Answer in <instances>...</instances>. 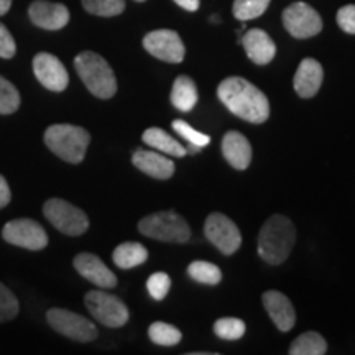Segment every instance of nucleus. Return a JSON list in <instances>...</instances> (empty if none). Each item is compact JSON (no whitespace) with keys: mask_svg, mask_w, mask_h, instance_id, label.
Instances as JSON below:
<instances>
[{"mask_svg":"<svg viewBox=\"0 0 355 355\" xmlns=\"http://www.w3.org/2000/svg\"><path fill=\"white\" fill-rule=\"evenodd\" d=\"M132 163L144 171L145 175L155 178V180H170L175 175V163L165 155L158 152H148V150H135L132 155Z\"/></svg>","mask_w":355,"mask_h":355,"instance_id":"nucleus-19","label":"nucleus"},{"mask_svg":"<svg viewBox=\"0 0 355 355\" xmlns=\"http://www.w3.org/2000/svg\"><path fill=\"white\" fill-rule=\"evenodd\" d=\"M337 25L343 32L349 35H355V6L354 3H349V6L340 7L337 10L336 15Z\"/></svg>","mask_w":355,"mask_h":355,"instance_id":"nucleus-34","label":"nucleus"},{"mask_svg":"<svg viewBox=\"0 0 355 355\" xmlns=\"http://www.w3.org/2000/svg\"><path fill=\"white\" fill-rule=\"evenodd\" d=\"M198 87L196 83L189 76H178L173 83L171 89V104L180 110V112H191L198 104Z\"/></svg>","mask_w":355,"mask_h":355,"instance_id":"nucleus-21","label":"nucleus"},{"mask_svg":"<svg viewBox=\"0 0 355 355\" xmlns=\"http://www.w3.org/2000/svg\"><path fill=\"white\" fill-rule=\"evenodd\" d=\"M175 3L188 12H196L199 8V0H175Z\"/></svg>","mask_w":355,"mask_h":355,"instance_id":"nucleus-37","label":"nucleus"},{"mask_svg":"<svg viewBox=\"0 0 355 355\" xmlns=\"http://www.w3.org/2000/svg\"><path fill=\"white\" fill-rule=\"evenodd\" d=\"M217 97L230 112L250 123H263L270 117V102L259 87L241 76L224 79Z\"/></svg>","mask_w":355,"mask_h":355,"instance_id":"nucleus-1","label":"nucleus"},{"mask_svg":"<svg viewBox=\"0 0 355 355\" xmlns=\"http://www.w3.org/2000/svg\"><path fill=\"white\" fill-rule=\"evenodd\" d=\"M135 2H145V0H135Z\"/></svg>","mask_w":355,"mask_h":355,"instance_id":"nucleus-40","label":"nucleus"},{"mask_svg":"<svg viewBox=\"0 0 355 355\" xmlns=\"http://www.w3.org/2000/svg\"><path fill=\"white\" fill-rule=\"evenodd\" d=\"M19 311L20 304L17 296L6 285L0 283V322L12 321L13 318H17Z\"/></svg>","mask_w":355,"mask_h":355,"instance_id":"nucleus-32","label":"nucleus"},{"mask_svg":"<svg viewBox=\"0 0 355 355\" xmlns=\"http://www.w3.org/2000/svg\"><path fill=\"white\" fill-rule=\"evenodd\" d=\"M17 53V44L15 40L7 30V26L0 24V58L3 60H10V58L15 56Z\"/></svg>","mask_w":355,"mask_h":355,"instance_id":"nucleus-35","label":"nucleus"},{"mask_svg":"<svg viewBox=\"0 0 355 355\" xmlns=\"http://www.w3.org/2000/svg\"><path fill=\"white\" fill-rule=\"evenodd\" d=\"M48 324L60 334L68 337V339L76 340V343H91L94 340L99 332H97L96 324L89 321L81 314L73 313V311L63 308H53L46 313Z\"/></svg>","mask_w":355,"mask_h":355,"instance_id":"nucleus-8","label":"nucleus"},{"mask_svg":"<svg viewBox=\"0 0 355 355\" xmlns=\"http://www.w3.org/2000/svg\"><path fill=\"white\" fill-rule=\"evenodd\" d=\"M268 6L270 0H235L232 13L237 20H254L263 15Z\"/></svg>","mask_w":355,"mask_h":355,"instance_id":"nucleus-27","label":"nucleus"},{"mask_svg":"<svg viewBox=\"0 0 355 355\" xmlns=\"http://www.w3.org/2000/svg\"><path fill=\"white\" fill-rule=\"evenodd\" d=\"M206 239L214 245L220 254L234 255L242 245V234L237 224L230 217L212 212L204 222Z\"/></svg>","mask_w":355,"mask_h":355,"instance_id":"nucleus-9","label":"nucleus"},{"mask_svg":"<svg viewBox=\"0 0 355 355\" xmlns=\"http://www.w3.org/2000/svg\"><path fill=\"white\" fill-rule=\"evenodd\" d=\"M12 0H0V17L6 15V13L10 10Z\"/></svg>","mask_w":355,"mask_h":355,"instance_id":"nucleus-38","label":"nucleus"},{"mask_svg":"<svg viewBox=\"0 0 355 355\" xmlns=\"http://www.w3.org/2000/svg\"><path fill=\"white\" fill-rule=\"evenodd\" d=\"M242 46L252 63L265 66L272 63L277 55V44L268 33L260 28H252L242 37Z\"/></svg>","mask_w":355,"mask_h":355,"instance_id":"nucleus-18","label":"nucleus"},{"mask_svg":"<svg viewBox=\"0 0 355 355\" xmlns=\"http://www.w3.org/2000/svg\"><path fill=\"white\" fill-rule=\"evenodd\" d=\"M146 290H148L153 300L163 301L171 290V278L163 272L153 273L152 277L146 279Z\"/></svg>","mask_w":355,"mask_h":355,"instance_id":"nucleus-33","label":"nucleus"},{"mask_svg":"<svg viewBox=\"0 0 355 355\" xmlns=\"http://www.w3.org/2000/svg\"><path fill=\"white\" fill-rule=\"evenodd\" d=\"M112 260L121 270H130L148 260V250L139 242H125L115 248Z\"/></svg>","mask_w":355,"mask_h":355,"instance_id":"nucleus-23","label":"nucleus"},{"mask_svg":"<svg viewBox=\"0 0 355 355\" xmlns=\"http://www.w3.org/2000/svg\"><path fill=\"white\" fill-rule=\"evenodd\" d=\"M141 140L145 141L146 145L152 146V148L158 150V152L171 155V157H178V158H183L186 153V148L180 141L173 139L170 133H166L165 130L158 127H152L148 130L144 132V137Z\"/></svg>","mask_w":355,"mask_h":355,"instance_id":"nucleus-22","label":"nucleus"},{"mask_svg":"<svg viewBox=\"0 0 355 355\" xmlns=\"http://www.w3.org/2000/svg\"><path fill=\"white\" fill-rule=\"evenodd\" d=\"M188 275L194 282L202 283V285H219L222 279L220 268L209 261L196 260L188 266Z\"/></svg>","mask_w":355,"mask_h":355,"instance_id":"nucleus-25","label":"nucleus"},{"mask_svg":"<svg viewBox=\"0 0 355 355\" xmlns=\"http://www.w3.org/2000/svg\"><path fill=\"white\" fill-rule=\"evenodd\" d=\"M74 268L83 278L87 282L94 283L96 286L104 288V290H110V288L117 286V277L110 272L109 266L102 261L99 257L94 254H79L74 257Z\"/></svg>","mask_w":355,"mask_h":355,"instance_id":"nucleus-15","label":"nucleus"},{"mask_svg":"<svg viewBox=\"0 0 355 355\" xmlns=\"http://www.w3.org/2000/svg\"><path fill=\"white\" fill-rule=\"evenodd\" d=\"M199 150H201V148H199V146H196V145H191V144H189V146H188V150H186V152H188V153H191V155H194V153H198V152H199Z\"/></svg>","mask_w":355,"mask_h":355,"instance_id":"nucleus-39","label":"nucleus"},{"mask_svg":"<svg viewBox=\"0 0 355 355\" xmlns=\"http://www.w3.org/2000/svg\"><path fill=\"white\" fill-rule=\"evenodd\" d=\"M79 78L92 96L110 99L117 92V79L107 61L94 51L79 53L74 60Z\"/></svg>","mask_w":355,"mask_h":355,"instance_id":"nucleus-3","label":"nucleus"},{"mask_svg":"<svg viewBox=\"0 0 355 355\" xmlns=\"http://www.w3.org/2000/svg\"><path fill=\"white\" fill-rule=\"evenodd\" d=\"M327 352L326 339L319 332L308 331L296 337L290 345L291 355H324Z\"/></svg>","mask_w":355,"mask_h":355,"instance_id":"nucleus-24","label":"nucleus"},{"mask_svg":"<svg viewBox=\"0 0 355 355\" xmlns=\"http://www.w3.org/2000/svg\"><path fill=\"white\" fill-rule=\"evenodd\" d=\"M43 214L55 227L66 235H83L89 229L86 212L64 199H48L43 206Z\"/></svg>","mask_w":355,"mask_h":355,"instance_id":"nucleus-7","label":"nucleus"},{"mask_svg":"<svg viewBox=\"0 0 355 355\" xmlns=\"http://www.w3.org/2000/svg\"><path fill=\"white\" fill-rule=\"evenodd\" d=\"M173 130H175L178 135H181L183 139H186V141L191 145H196L199 148H204V146H207L211 144V137L206 135V133H201L198 132L196 128L191 127L188 122L181 121V119H176V121H173L171 123Z\"/></svg>","mask_w":355,"mask_h":355,"instance_id":"nucleus-31","label":"nucleus"},{"mask_svg":"<svg viewBox=\"0 0 355 355\" xmlns=\"http://www.w3.org/2000/svg\"><path fill=\"white\" fill-rule=\"evenodd\" d=\"M282 20L286 32L298 40L313 38L322 30L321 15L304 2H296L286 7L283 10Z\"/></svg>","mask_w":355,"mask_h":355,"instance_id":"nucleus-10","label":"nucleus"},{"mask_svg":"<svg viewBox=\"0 0 355 355\" xmlns=\"http://www.w3.org/2000/svg\"><path fill=\"white\" fill-rule=\"evenodd\" d=\"M30 20L43 30H61L68 25L69 10L63 3L48 2V0H37L28 8Z\"/></svg>","mask_w":355,"mask_h":355,"instance_id":"nucleus-14","label":"nucleus"},{"mask_svg":"<svg viewBox=\"0 0 355 355\" xmlns=\"http://www.w3.org/2000/svg\"><path fill=\"white\" fill-rule=\"evenodd\" d=\"M89 13L99 17H115L125 10V0H81Z\"/></svg>","mask_w":355,"mask_h":355,"instance_id":"nucleus-29","label":"nucleus"},{"mask_svg":"<svg viewBox=\"0 0 355 355\" xmlns=\"http://www.w3.org/2000/svg\"><path fill=\"white\" fill-rule=\"evenodd\" d=\"M44 144L56 157L78 165L86 157L91 135L86 128L71 123H55L44 132Z\"/></svg>","mask_w":355,"mask_h":355,"instance_id":"nucleus-4","label":"nucleus"},{"mask_svg":"<svg viewBox=\"0 0 355 355\" xmlns=\"http://www.w3.org/2000/svg\"><path fill=\"white\" fill-rule=\"evenodd\" d=\"M139 230L145 237L159 242L184 243L191 239L188 222L175 211H162L144 217L139 222Z\"/></svg>","mask_w":355,"mask_h":355,"instance_id":"nucleus-5","label":"nucleus"},{"mask_svg":"<svg viewBox=\"0 0 355 355\" xmlns=\"http://www.w3.org/2000/svg\"><path fill=\"white\" fill-rule=\"evenodd\" d=\"M33 73L40 84L53 92L64 91L69 84V74L64 64L50 53H38L33 58Z\"/></svg>","mask_w":355,"mask_h":355,"instance_id":"nucleus-13","label":"nucleus"},{"mask_svg":"<svg viewBox=\"0 0 355 355\" xmlns=\"http://www.w3.org/2000/svg\"><path fill=\"white\" fill-rule=\"evenodd\" d=\"M296 242V229L286 216L275 214L261 225L259 234L260 259L268 265H282L290 257Z\"/></svg>","mask_w":355,"mask_h":355,"instance_id":"nucleus-2","label":"nucleus"},{"mask_svg":"<svg viewBox=\"0 0 355 355\" xmlns=\"http://www.w3.org/2000/svg\"><path fill=\"white\" fill-rule=\"evenodd\" d=\"M214 334L224 340H237L245 334V322L239 318H220L214 322Z\"/></svg>","mask_w":355,"mask_h":355,"instance_id":"nucleus-28","label":"nucleus"},{"mask_svg":"<svg viewBox=\"0 0 355 355\" xmlns=\"http://www.w3.org/2000/svg\"><path fill=\"white\" fill-rule=\"evenodd\" d=\"M3 241L26 250H43L48 245V235L33 219H15L7 222L2 230Z\"/></svg>","mask_w":355,"mask_h":355,"instance_id":"nucleus-11","label":"nucleus"},{"mask_svg":"<svg viewBox=\"0 0 355 355\" xmlns=\"http://www.w3.org/2000/svg\"><path fill=\"white\" fill-rule=\"evenodd\" d=\"M20 107V94L10 81L0 76V114L8 115Z\"/></svg>","mask_w":355,"mask_h":355,"instance_id":"nucleus-30","label":"nucleus"},{"mask_svg":"<svg viewBox=\"0 0 355 355\" xmlns=\"http://www.w3.org/2000/svg\"><path fill=\"white\" fill-rule=\"evenodd\" d=\"M222 155L235 170H247L252 162V145L241 132L230 130L222 139Z\"/></svg>","mask_w":355,"mask_h":355,"instance_id":"nucleus-20","label":"nucleus"},{"mask_svg":"<svg viewBox=\"0 0 355 355\" xmlns=\"http://www.w3.org/2000/svg\"><path fill=\"white\" fill-rule=\"evenodd\" d=\"M261 301H263V306L266 313H268V316L272 318L275 326H277L279 331L288 332L295 327L296 313L286 295H283V293H279L277 290H270L263 293Z\"/></svg>","mask_w":355,"mask_h":355,"instance_id":"nucleus-17","label":"nucleus"},{"mask_svg":"<svg viewBox=\"0 0 355 355\" xmlns=\"http://www.w3.org/2000/svg\"><path fill=\"white\" fill-rule=\"evenodd\" d=\"M10 199H12V193H10V188H8L7 180L0 175V209H3V207L10 202Z\"/></svg>","mask_w":355,"mask_h":355,"instance_id":"nucleus-36","label":"nucleus"},{"mask_svg":"<svg viewBox=\"0 0 355 355\" xmlns=\"http://www.w3.org/2000/svg\"><path fill=\"white\" fill-rule=\"evenodd\" d=\"M144 48L157 60L166 63H181L184 60L186 48L183 40L175 30H153L144 38Z\"/></svg>","mask_w":355,"mask_h":355,"instance_id":"nucleus-12","label":"nucleus"},{"mask_svg":"<svg viewBox=\"0 0 355 355\" xmlns=\"http://www.w3.org/2000/svg\"><path fill=\"white\" fill-rule=\"evenodd\" d=\"M148 337L153 344L163 345V347H171L181 340V331L168 322L157 321L148 327Z\"/></svg>","mask_w":355,"mask_h":355,"instance_id":"nucleus-26","label":"nucleus"},{"mask_svg":"<svg viewBox=\"0 0 355 355\" xmlns=\"http://www.w3.org/2000/svg\"><path fill=\"white\" fill-rule=\"evenodd\" d=\"M84 303H86V308L92 314V318L107 327L125 326L128 318H130V313H128L123 301L115 295H110V293L92 290L86 295Z\"/></svg>","mask_w":355,"mask_h":355,"instance_id":"nucleus-6","label":"nucleus"},{"mask_svg":"<svg viewBox=\"0 0 355 355\" xmlns=\"http://www.w3.org/2000/svg\"><path fill=\"white\" fill-rule=\"evenodd\" d=\"M324 69L321 63L314 58H304L301 61L298 69H296L295 79H293V87L296 94L303 99H311L319 92L322 86Z\"/></svg>","mask_w":355,"mask_h":355,"instance_id":"nucleus-16","label":"nucleus"}]
</instances>
